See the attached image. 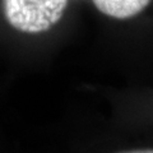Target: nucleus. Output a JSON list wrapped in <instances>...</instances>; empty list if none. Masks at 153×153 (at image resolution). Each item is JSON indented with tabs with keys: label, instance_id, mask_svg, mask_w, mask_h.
Returning a JSON list of instances; mask_svg holds the SVG:
<instances>
[{
	"label": "nucleus",
	"instance_id": "f257e3e1",
	"mask_svg": "<svg viewBox=\"0 0 153 153\" xmlns=\"http://www.w3.org/2000/svg\"><path fill=\"white\" fill-rule=\"evenodd\" d=\"M68 0H4V14L13 28L41 33L61 19Z\"/></svg>",
	"mask_w": 153,
	"mask_h": 153
},
{
	"label": "nucleus",
	"instance_id": "f03ea898",
	"mask_svg": "<svg viewBox=\"0 0 153 153\" xmlns=\"http://www.w3.org/2000/svg\"><path fill=\"white\" fill-rule=\"evenodd\" d=\"M96 8L105 16L126 19L131 18L148 7L151 0H92Z\"/></svg>",
	"mask_w": 153,
	"mask_h": 153
},
{
	"label": "nucleus",
	"instance_id": "7ed1b4c3",
	"mask_svg": "<svg viewBox=\"0 0 153 153\" xmlns=\"http://www.w3.org/2000/svg\"><path fill=\"white\" fill-rule=\"evenodd\" d=\"M121 153H153V149H138V151H129V152H121Z\"/></svg>",
	"mask_w": 153,
	"mask_h": 153
}]
</instances>
